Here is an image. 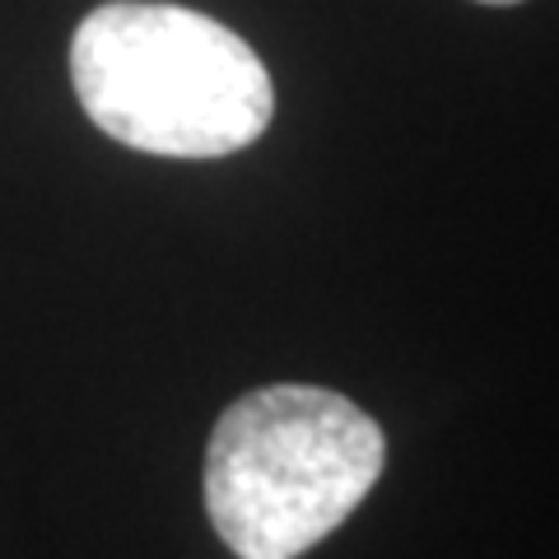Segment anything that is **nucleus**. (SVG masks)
<instances>
[{
    "mask_svg": "<svg viewBox=\"0 0 559 559\" xmlns=\"http://www.w3.org/2000/svg\"><path fill=\"white\" fill-rule=\"evenodd\" d=\"M84 117L127 150L224 159L271 127V70L234 28L201 10L108 0L70 38Z\"/></svg>",
    "mask_w": 559,
    "mask_h": 559,
    "instance_id": "nucleus-1",
    "label": "nucleus"
},
{
    "mask_svg": "<svg viewBox=\"0 0 559 559\" xmlns=\"http://www.w3.org/2000/svg\"><path fill=\"white\" fill-rule=\"evenodd\" d=\"M388 466L378 419L349 396L275 382L238 396L205 448V513L238 559H299Z\"/></svg>",
    "mask_w": 559,
    "mask_h": 559,
    "instance_id": "nucleus-2",
    "label": "nucleus"
},
{
    "mask_svg": "<svg viewBox=\"0 0 559 559\" xmlns=\"http://www.w3.org/2000/svg\"><path fill=\"white\" fill-rule=\"evenodd\" d=\"M476 5H522V0H476Z\"/></svg>",
    "mask_w": 559,
    "mask_h": 559,
    "instance_id": "nucleus-3",
    "label": "nucleus"
}]
</instances>
